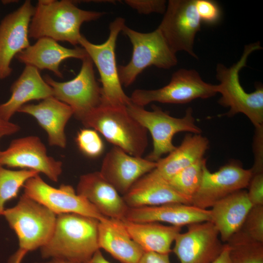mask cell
<instances>
[{"mask_svg":"<svg viewBox=\"0 0 263 263\" xmlns=\"http://www.w3.org/2000/svg\"><path fill=\"white\" fill-rule=\"evenodd\" d=\"M127 106L101 103L80 121L101 133L129 154L142 157L148 145L147 130L128 113Z\"/></svg>","mask_w":263,"mask_h":263,"instance_id":"cell-3","label":"cell"},{"mask_svg":"<svg viewBox=\"0 0 263 263\" xmlns=\"http://www.w3.org/2000/svg\"><path fill=\"white\" fill-rule=\"evenodd\" d=\"M39 174L33 170H14L0 166V216L5 209L6 202L17 197L20 189L29 179Z\"/></svg>","mask_w":263,"mask_h":263,"instance_id":"cell-29","label":"cell"},{"mask_svg":"<svg viewBox=\"0 0 263 263\" xmlns=\"http://www.w3.org/2000/svg\"><path fill=\"white\" fill-rule=\"evenodd\" d=\"M2 216L16 233L19 248L28 252L40 249L47 243L57 215L23 193L15 206L5 209Z\"/></svg>","mask_w":263,"mask_h":263,"instance_id":"cell-5","label":"cell"},{"mask_svg":"<svg viewBox=\"0 0 263 263\" xmlns=\"http://www.w3.org/2000/svg\"><path fill=\"white\" fill-rule=\"evenodd\" d=\"M206 164V159L203 158L180 171L167 181L177 192L191 201L200 187Z\"/></svg>","mask_w":263,"mask_h":263,"instance_id":"cell-30","label":"cell"},{"mask_svg":"<svg viewBox=\"0 0 263 263\" xmlns=\"http://www.w3.org/2000/svg\"><path fill=\"white\" fill-rule=\"evenodd\" d=\"M226 244L230 263H263V243L252 240L240 230Z\"/></svg>","mask_w":263,"mask_h":263,"instance_id":"cell-28","label":"cell"},{"mask_svg":"<svg viewBox=\"0 0 263 263\" xmlns=\"http://www.w3.org/2000/svg\"><path fill=\"white\" fill-rule=\"evenodd\" d=\"M124 2L141 14H164L167 7V2L164 0H126Z\"/></svg>","mask_w":263,"mask_h":263,"instance_id":"cell-34","label":"cell"},{"mask_svg":"<svg viewBox=\"0 0 263 263\" xmlns=\"http://www.w3.org/2000/svg\"><path fill=\"white\" fill-rule=\"evenodd\" d=\"M34 11L31 1L25 0L0 23V80L11 75L13 58L30 46L29 26Z\"/></svg>","mask_w":263,"mask_h":263,"instance_id":"cell-16","label":"cell"},{"mask_svg":"<svg viewBox=\"0 0 263 263\" xmlns=\"http://www.w3.org/2000/svg\"><path fill=\"white\" fill-rule=\"evenodd\" d=\"M24 194L40 203L56 215L76 213L100 221L106 217L71 185L58 188L47 184L39 174L29 179L23 186Z\"/></svg>","mask_w":263,"mask_h":263,"instance_id":"cell-12","label":"cell"},{"mask_svg":"<svg viewBox=\"0 0 263 263\" xmlns=\"http://www.w3.org/2000/svg\"><path fill=\"white\" fill-rule=\"evenodd\" d=\"M156 166V162L131 155L120 148L113 146L105 155L99 172L123 195L140 178Z\"/></svg>","mask_w":263,"mask_h":263,"instance_id":"cell-17","label":"cell"},{"mask_svg":"<svg viewBox=\"0 0 263 263\" xmlns=\"http://www.w3.org/2000/svg\"><path fill=\"white\" fill-rule=\"evenodd\" d=\"M174 242L172 251L180 263H212L224 245L210 221L188 225L187 231L179 233Z\"/></svg>","mask_w":263,"mask_h":263,"instance_id":"cell-15","label":"cell"},{"mask_svg":"<svg viewBox=\"0 0 263 263\" xmlns=\"http://www.w3.org/2000/svg\"><path fill=\"white\" fill-rule=\"evenodd\" d=\"M129 114L150 133L153 141V150L146 157L147 159L157 162L163 154L169 153L176 147L172 143L173 136L182 132L200 134L201 130L195 123L191 108H188L185 116L176 118L152 105V111L132 102L127 106Z\"/></svg>","mask_w":263,"mask_h":263,"instance_id":"cell-8","label":"cell"},{"mask_svg":"<svg viewBox=\"0 0 263 263\" xmlns=\"http://www.w3.org/2000/svg\"><path fill=\"white\" fill-rule=\"evenodd\" d=\"M125 25L124 18H116L109 25L107 39L100 44L91 42L83 35L79 40V44L85 49L98 70L102 84V103L104 104L127 106L132 102L122 89L115 56L116 40Z\"/></svg>","mask_w":263,"mask_h":263,"instance_id":"cell-7","label":"cell"},{"mask_svg":"<svg viewBox=\"0 0 263 263\" xmlns=\"http://www.w3.org/2000/svg\"><path fill=\"white\" fill-rule=\"evenodd\" d=\"M229 253V247L225 243L220 255L212 263H230Z\"/></svg>","mask_w":263,"mask_h":263,"instance_id":"cell-39","label":"cell"},{"mask_svg":"<svg viewBox=\"0 0 263 263\" xmlns=\"http://www.w3.org/2000/svg\"><path fill=\"white\" fill-rule=\"evenodd\" d=\"M82 61L78 74L70 80L58 82L48 75L43 77L52 88L53 96L69 105L79 121L102 103L101 89L95 79L94 63L88 56Z\"/></svg>","mask_w":263,"mask_h":263,"instance_id":"cell-10","label":"cell"},{"mask_svg":"<svg viewBox=\"0 0 263 263\" xmlns=\"http://www.w3.org/2000/svg\"><path fill=\"white\" fill-rule=\"evenodd\" d=\"M99 222L96 219L76 213L57 215L51 238L40 248L41 257L85 263L100 249Z\"/></svg>","mask_w":263,"mask_h":263,"instance_id":"cell-1","label":"cell"},{"mask_svg":"<svg viewBox=\"0 0 263 263\" xmlns=\"http://www.w3.org/2000/svg\"><path fill=\"white\" fill-rule=\"evenodd\" d=\"M19 130L18 125L0 118V141L3 137L15 134Z\"/></svg>","mask_w":263,"mask_h":263,"instance_id":"cell-37","label":"cell"},{"mask_svg":"<svg viewBox=\"0 0 263 263\" xmlns=\"http://www.w3.org/2000/svg\"><path fill=\"white\" fill-rule=\"evenodd\" d=\"M122 32L129 38L133 48L129 63L118 67L122 85L128 87L132 85L137 76L149 66L168 69L177 64L176 53L158 28L151 32L141 33L125 25Z\"/></svg>","mask_w":263,"mask_h":263,"instance_id":"cell-6","label":"cell"},{"mask_svg":"<svg viewBox=\"0 0 263 263\" xmlns=\"http://www.w3.org/2000/svg\"><path fill=\"white\" fill-rule=\"evenodd\" d=\"M218 93V85L205 82L193 69H180L166 86L155 90L136 89L130 97L132 103L144 107L153 102L185 104L197 98H207Z\"/></svg>","mask_w":263,"mask_h":263,"instance_id":"cell-9","label":"cell"},{"mask_svg":"<svg viewBox=\"0 0 263 263\" xmlns=\"http://www.w3.org/2000/svg\"><path fill=\"white\" fill-rule=\"evenodd\" d=\"M76 191L103 216L121 220L125 218L129 207L122 196L99 171L81 175Z\"/></svg>","mask_w":263,"mask_h":263,"instance_id":"cell-19","label":"cell"},{"mask_svg":"<svg viewBox=\"0 0 263 263\" xmlns=\"http://www.w3.org/2000/svg\"><path fill=\"white\" fill-rule=\"evenodd\" d=\"M18 112L34 117L48 135L50 146L65 148L67 144L66 125L74 115L72 109L67 104L52 96L37 104H26Z\"/></svg>","mask_w":263,"mask_h":263,"instance_id":"cell-21","label":"cell"},{"mask_svg":"<svg viewBox=\"0 0 263 263\" xmlns=\"http://www.w3.org/2000/svg\"><path fill=\"white\" fill-rule=\"evenodd\" d=\"M0 166L33 170L55 182L62 172V163L48 156L45 146L35 135L15 139L0 150Z\"/></svg>","mask_w":263,"mask_h":263,"instance_id":"cell-13","label":"cell"},{"mask_svg":"<svg viewBox=\"0 0 263 263\" xmlns=\"http://www.w3.org/2000/svg\"><path fill=\"white\" fill-rule=\"evenodd\" d=\"M208 144L207 139L200 134H187L179 146L156 162L154 170L168 181L180 171L203 159Z\"/></svg>","mask_w":263,"mask_h":263,"instance_id":"cell-26","label":"cell"},{"mask_svg":"<svg viewBox=\"0 0 263 263\" xmlns=\"http://www.w3.org/2000/svg\"><path fill=\"white\" fill-rule=\"evenodd\" d=\"M27 253L25 250L19 248L10 257L7 263H21Z\"/></svg>","mask_w":263,"mask_h":263,"instance_id":"cell-38","label":"cell"},{"mask_svg":"<svg viewBox=\"0 0 263 263\" xmlns=\"http://www.w3.org/2000/svg\"><path fill=\"white\" fill-rule=\"evenodd\" d=\"M75 141L80 150L89 157H97L103 151V141L94 129L80 130L77 133Z\"/></svg>","mask_w":263,"mask_h":263,"instance_id":"cell-31","label":"cell"},{"mask_svg":"<svg viewBox=\"0 0 263 263\" xmlns=\"http://www.w3.org/2000/svg\"><path fill=\"white\" fill-rule=\"evenodd\" d=\"M35 263H75L71 262H69L65 260L52 259H50L49 261L45 262H37Z\"/></svg>","mask_w":263,"mask_h":263,"instance_id":"cell-41","label":"cell"},{"mask_svg":"<svg viewBox=\"0 0 263 263\" xmlns=\"http://www.w3.org/2000/svg\"><path fill=\"white\" fill-rule=\"evenodd\" d=\"M252 207L247 191H237L216 202L210 209V222L216 227L222 242L228 240L241 228Z\"/></svg>","mask_w":263,"mask_h":263,"instance_id":"cell-25","label":"cell"},{"mask_svg":"<svg viewBox=\"0 0 263 263\" xmlns=\"http://www.w3.org/2000/svg\"><path fill=\"white\" fill-rule=\"evenodd\" d=\"M98 245L122 263H138L144 250L131 237L122 220L105 217L98 224Z\"/></svg>","mask_w":263,"mask_h":263,"instance_id":"cell-24","label":"cell"},{"mask_svg":"<svg viewBox=\"0 0 263 263\" xmlns=\"http://www.w3.org/2000/svg\"><path fill=\"white\" fill-rule=\"evenodd\" d=\"M261 48L259 42L246 45L238 62L230 67L220 63L216 67L218 93L221 94L219 103L230 108L226 114L229 116L238 113L245 115L256 130L263 129V88L258 86L254 92L247 93L240 82L239 73L246 66L248 56Z\"/></svg>","mask_w":263,"mask_h":263,"instance_id":"cell-4","label":"cell"},{"mask_svg":"<svg viewBox=\"0 0 263 263\" xmlns=\"http://www.w3.org/2000/svg\"><path fill=\"white\" fill-rule=\"evenodd\" d=\"M84 263H110L98 250L88 261Z\"/></svg>","mask_w":263,"mask_h":263,"instance_id":"cell-40","label":"cell"},{"mask_svg":"<svg viewBox=\"0 0 263 263\" xmlns=\"http://www.w3.org/2000/svg\"><path fill=\"white\" fill-rule=\"evenodd\" d=\"M87 56V52L82 47L68 48L51 38H41L15 57L25 65L33 66L38 70L51 71L57 77L62 78L59 67L63 61L70 58L82 60Z\"/></svg>","mask_w":263,"mask_h":263,"instance_id":"cell-22","label":"cell"},{"mask_svg":"<svg viewBox=\"0 0 263 263\" xmlns=\"http://www.w3.org/2000/svg\"><path fill=\"white\" fill-rule=\"evenodd\" d=\"M122 197L131 208L175 203L191 205L189 199L177 192L154 169L140 178Z\"/></svg>","mask_w":263,"mask_h":263,"instance_id":"cell-20","label":"cell"},{"mask_svg":"<svg viewBox=\"0 0 263 263\" xmlns=\"http://www.w3.org/2000/svg\"><path fill=\"white\" fill-rule=\"evenodd\" d=\"M138 263H170L169 254L145 252Z\"/></svg>","mask_w":263,"mask_h":263,"instance_id":"cell-36","label":"cell"},{"mask_svg":"<svg viewBox=\"0 0 263 263\" xmlns=\"http://www.w3.org/2000/svg\"><path fill=\"white\" fill-rule=\"evenodd\" d=\"M104 14L80 9L71 0H39L30 22L29 38H49L76 46L82 35V24L97 20Z\"/></svg>","mask_w":263,"mask_h":263,"instance_id":"cell-2","label":"cell"},{"mask_svg":"<svg viewBox=\"0 0 263 263\" xmlns=\"http://www.w3.org/2000/svg\"><path fill=\"white\" fill-rule=\"evenodd\" d=\"M195 6L201 21L207 24L217 23L221 18V10L218 3L211 0H195Z\"/></svg>","mask_w":263,"mask_h":263,"instance_id":"cell-33","label":"cell"},{"mask_svg":"<svg viewBox=\"0 0 263 263\" xmlns=\"http://www.w3.org/2000/svg\"><path fill=\"white\" fill-rule=\"evenodd\" d=\"M240 230L252 240L263 243V206H252Z\"/></svg>","mask_w":263,"mask_h":263,"instance_id":"cell-32","label":"cell"},{"mask_svg":"<svg viewBox=\"0 0 263 263\" xmlns=\"http://www.w3.org/2000/svg\"><path fill=\"white\" fill-rule=\"evenodd\" d=\"M136 223L164 222L182 227L190 224L210 221V210L191 205L169 203L158 206L129 207L125 218Z\"/></svg>","mask_w":263,"mask_h":263,"instance_id":"cell-18","label":"cell"},{"mask_svg":"<svg viewBox=\"0 0 263 263\" xmlns=\"http://www.w3.org/2000/svg\"><path fill=\"white\" fill-rule=\"evenodd\" d=\"M247 187V197L252 206H263V172L252 174Z\"/></svg>","mask_w":263,"mask_h":263,"instance_id":"cell-35","label":"cell"},{"mask_svg":"<svg viewBox=\"0 0 263 263\" xmlns=\"http://www.w3.org/2000/svg\"><path fill=\"white\" fill-rule=\"evenodd\" d=\"M201 22L196 10L195 0H169L157 28L175 53L183 51L197 58L193 46L196 35L201 29Z\"/></svg>","mask_w":263,"mask_h":263,"instance_id":"cell-11","label":"cell"},{"mask_svg":"<svg viewBox=\"0 0 263 263\" xmlns=\"http://www.w3.org/2000/svg\"><path fill=\"white\" fill-rule=\"evenodd\" d=\"M252 173L232 162L210 172L206 164L200 187L193 196L191 205L207 209L221 199L247 188Z\"/></svg>","mask_w":263,"mask_h":263,"instance_id":"cell-14","label":"cell"},{"mask_svg":"<svg viewBox=\"0 0 263 263\" xmlns=\"http://www.w3.org/2000/svg\"><path fill=\"white\" fill-rule=\"evenodd\" d=\"M10 91L9 99L0 104V118L8 121L27 102L53 96L52 88L41 76L39 70L29 65H25L11 86Z\"/></svg>","mask_w":263,"mask_h":263,"instance_id":"cell-23","label":"cell"},{"mask_svg":"<svg viewBox=\"0 0 263 263\" xmlns=\"http://www.w3.org/2000/svg\"><path fill=\"white\" fill-rule=\"evenodd\" d=\"M122 221L131 237L145 252L169 254L173 242L181 230V227L155 222Z\"/></svg>","mask_w":263,"mask_h":263,"instance_id":"cell-27","label":"cell"}]
</instances>
